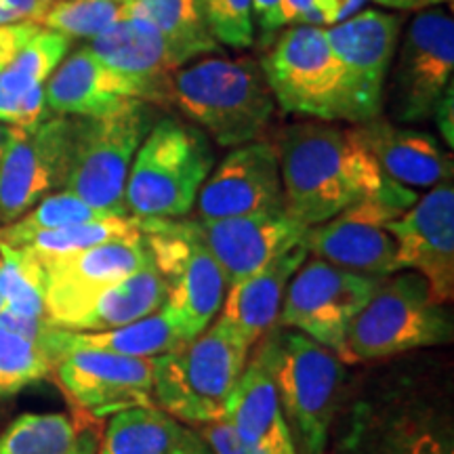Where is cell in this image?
<instances>
[{
    "label": "cell",
    "instance_id": "1",
    "mask_svg": "<svg viewBox=\"0 0 454 454\" xmlns=\"http://www.w3.org/2000/svg\"><path fill=\"white\" fill-rule=\"evenodd\" d=\"M284 208L308 227L320 225L387 184L357 127L293 124L278 145Z\"/></svg>",
    "mask_w": 454,
    "mask_h": 454
},
{
    "label": "cell",
    "instance_id": "2",
    "mask_svg": "<svg viewBox=\"0 0 454 454\" xmlns=\"http://www.w3.org/2000/svg\"><path fill=\"white\" fill-rule=\"evenodd\" d=\"M254 351L274 379L284 419L301 454H326L343 391L345 364L314 339L274 326Z\"/></svg>",
    "mask_w": 454,
    "mask_h": 454
},
{
    "label": "cell",
    "instance_id": "3",
    "mask_svg": "<svg viewBox=\"0 0 454 454\" xmlns=\"http://www.w3.org/2000/svg\"><path fill=\"white\" fill-rule=\"evenodd\" d=\"M251 349L217 317L181 349L154 357V406L184 423L221 421Z\"/></svg>",
    "mask_w": 454,
    "mask_h": 454
},
{
    "label": "cell",
    "instance_id": "4",
    "mask_svg": "<svg viewBox=\"0 0 454 454\" xmlns=\"http://www.w3.org/2000/svg\"><path fill=\"white\" fill-rule=\"evenodd\" d=\"M173 104L223 147L254 141L276 99L253 59H200L173 70Z\"/></svg>",
    "mask_w": 454,
    "mask_h": 454
},
{
    "label": "cell",
    "instance_id": "5",
    "mask_svg": "<svg viewBox=\"0 0 454 454\" xmlns=\"http://www.w3.org/2000/svg\"><path fill=\"white\" fill-rule=\"evenodd\" d=\"M215 156L200 129L160 118L130 164L124 207L135 219H184L211 175Z\"/></svg>",
    "mask_w": 454,
    "mask_h": 454
},
{
    "label": "cell",
    "instance_id": "6",
    "mask_svg": "<svg viewBox=\"0 0 454 454\" xmlns=\"http://www.w3.org/2000/svg\"><path fill=\"white\" fill-rule=\"evenodd\" d=\"M450 340L452 317L446 305L431 297L421 274L404 271L379 280L351 322L339 357L343 364H362Z\"/></svg>",
    "mask_w": 454,
    "mask_h": 454
},
{
    "label": "cell",
    "instance_id": "7",
    "mask_svg": "<svg viewBox=\"0 0 454 454\" xmlns=\"http://www.w3.org/2000/svg\"><path fill=\"white\" fill-rule=\"evenodd\" d=\"M156 110L144 99H127L106 116L76 118V137L66 192L90 207L129 217L124 187L133 158L156 122Z\"/></svg>",
    "mask_w": 454,
    "mask_h": 454
},
{
    "label": "cell",
    "instance_id": "8",
    "mask_svg": "<svg viewBox=\"0 0 454 454\" xmlns=\"http://www.w3.org/2000/svg\"><path fill=\"white\" fill-rule=\"evenodd\" d=\"M152 261L167 286L162 311L185 340L217 320L230 282L184 219H137Z\"/></svg>",
    "mask_w": 454,
    "mask_h": 454
},
{
    "label": "cell",
    "instance_id": "9",
    "mask_svg": "<svg viewBox=\"0 0 454 454\" xmlns=\"http://www.w3.org/2000/svg\"><path fill=\"white\" fill-rule=\"evenodd\" d=\"M261 72L282 110L356 124L348 74L328 44L325 27H288L263 55Z\"/></svg>",
    "mask_w": 454,
    "mask_h": 454
},
{
    "label": "cell",
    "instance_id": "10",
    "mask_svg": "<svg viewBox=\"0 0 454 454\" xmlns=\"http://www.w3.org/2000/svg\"><path fill=\"white\" fill-rule=\"evenodd\" d=\"M414 202V190L389 179L377 194L362 198L325 223L308 227L301 244L316 259L340 270L371 278L391 276L400 270L397 244L387 225Z\"/></svg>",
    "mask_w": 454,
    "mask_h": 454
},
{
    "label": "cell",
    "instance_id": "11",
    "mask_svg": "<svg viewBox=\"0 0 454 454\" xmlns=\"http://www.w3.org/2000/svg\"><path fill=\"white\" fill-rule=\"evenodd\" d=\"M381 278L360 276L322 259L303 261L288 282L278 325L340 354L345 337Z\"/></svg>",
    "mask_w": 454,
    "mask_h": 454
},
{
    "label": "cell",
    "instance_id": "12",
    "mask_svg": "<svg viewBox=\"0 0 454 454\" xmlns=\"http://www.w3.org/2000/svg\"><path fill=\"white\" fill-rule=\"evenodd\" d=\"M454 74V20L444 9H425L408 26L389 87L391 116L397 122H425Z\"/></svg>",
    "mask_w": 454,
    "mask_h": 454
},
{
    "label": "cell",
    "instance_id": "13",
    "mask_svg": "<svg viewBox=\"0 0 454 454\" xmlns=\"http://www.w3.org/2000/svg\"><path fill=\"white\" fill-rule=\"evenodd\" d=\"M74 137V116H51L30 129L15 127L0 160V223H13L44 196L64 187Z\"/></svg>",
    "mask_w": 454,
    "mask_h": 454
},
{
    "label": "cell",
    "instance_id": "14",
    "mask_svg": "<svg viewBox=\"0 0 454 454\" xmlns=\"http://www.w3.org/2000/svg\"><path fill=\"white\" fill-rule=\"evenodd\" d=\"M150 261L152 254L141 230L133 236L98 244L67 257L41 261L49 325L67 331L101 293Z\"/></svg>",
    "mask_w": 454,
    "mask_h": 454
},
{
    "label": "cell",
    "instance_id": "15",
    "mask_svg": "<svg viewBox=\"0 0 454 454\" xmlns=\"http://www.w3.org/2000/svg\"><path fill=\"white\" fill-rule=\"evenodd\" d=\"M395 238L397 270L423 276L431 297L446 305L454 294V187L450 181L431 187L429 194L389 221Z\"/></svg>",
    "mask_w": 454,
    "mask_h": 454
},
{
    "label": "cell",
    "instance_id": "16",
    "mask_svg": "<svg viewBox=\"0 0 454 454\" xmlns=\"http://www.w3.org/2000/svg\"><path fill=\"white\" fill-rule=\"evenodd\" d=\"M53 372L66 394L95 417L154 406V357L74 349L57 357Z\"/></svg>",
    "mask_w": 454,
    "mask_h": 454
},
{
    "label": "cell",
    "instance_id": "17",
    "mask_svg": "<svg viewBox=\"0 0 454 454\" xmlns=\"http://www.w3.org/2000/svg\"><path fill=\"white\" fill-rule=\"evenodd\" d=\"M400 27V17L366 9L325 30L348 74L356 124L372 121L381 112L385 78L394 61Z\"/></svg>",
    "mask_w": 454,
    "mask_h": 454
},
{
    "label": "cell",
    "instance_id": "18",
    "mask_svg": "<svg viewBox=\"0 0 454 454\" xmlns=\"http://www.w3.org/2000/svg\"><path fill=\"white\" fill-rule=\"evenodd\" d=\"M282 179L276 147L248 141L227 154L196 198L200 219H230L282 211Z\"/></svg>",
    "mask_w": 454,
    "mask_h": 454
},
{
    "label": "cell",
    "instance_id": "19",
    "mask_svg": "<svg viewBox=\"0 0 454 454\" xmlns=\"http://www.w3.org/2000/svg\"><path fill=\"white\" fill-rule=\"evenodd\" d=\"M184 223L208 248L230 284L257 274L305 234L286 208L230 219H184Z\"/></svg>",
    "mask_w": 454,
    "mask_h": 454
},
{
    "label": "cell",
    "instance_id": "20",
    "mask_svg": "<svg viewBox=\"0 0 454 454\" xmlns=\"http://www.w3.org/2000/svg\"><path fill=\"white\" fill-rule=\"evenodd\" d=\"M333 454H454V435L450 421L429 406H362Z\"/></svg>",
    "mask_w": 454,
    "mask_h": 454
},
{
    "label": "cell",
    "instance_id": "21",
    "mask_svg": "<svg viewBox=\"0 0 454 454\" xmlns=\"http://www.w3.org/2000/svg\"><path fill=\"white\" fill-rule=\"evenodd\" d=\"M87 47L110 70L137 84L139 99L162 106L173 101V67L162 36L150 21L124 17L90 38Z\"/></svg>",
    "mask_w": 454,
    "mask_h": 454
},
{
    "label": "cell",
    "instance_id": "22",
    "mask_svg": "<svg viewBox=\"0 0 454 454\" xmlns=\"http://www.w3.org/2000/svg\"><path fill=\"white\" fill-rule=\"evenodd\" d=\"M133 98L139 99L137 84L110 70L89 47L74 51L44 82L51 116L99 118Z\"/></svg>",
    "mask_w": 454,
    "mask_h": 454
},
{
    "label": "cell",
    "instance_id": "23",
    "mask_svg": "<svg viewBox=\"0 0 454 454\" xmlns=\"http://www.w3.org/2000/svg\"><path fill=\"white\" fill-rule=\"evenodd\" d=\"M308 254L303 244L297 242L271 259L257 274L230 284L217 317L234 328L248 348H254L278 325L288 282Z\"/></svg>",
    "mask_w": 454,
    "mask_h": 454
},
{
    "label": "cell",
    "instance_id": "24",
    "mask_svg": "<svg viewBox=\"0 0 454 454\" xmlns=\"http://www.w3.org/2000/svg\"><path fill=\"white\" fill-rule=\"evenodd\" d=\"M221 421L230 425L242 444L261 454H299L274 379L257 354L248 357Z\"/></svg>",
    "mask_w": 454,
    "mask_h": 454
},
{
    "label": "cell",
    "instance_id": "25",
    "mask_svg": "<svg viewBox=\"0 0 454 454\" xmlns=\"http://www.w3.org/2000/svg\"><path fill=\"white\" fill-rule=\"evenodd\" d=\"M383 175L404 187H435L452 179V158L434 135L400 129L381 118L357 124Z\"/></svg>",
    "mask_w": 454,
    "mask_h": 454
},
{
    "label": "cell",
    "instance_id": "26",
    "mask_svg": "<svg viewBox=\"0 0 454 454\" xmlns=\"http://www.w3.org/2000/svg\"><path fill=\"white\" fill-rule=\"evenodd\" d=\"M187 340L175 331L164 311L133 322V325L110 328L99 333H76L51 326L43 348L57 360L74 349H95L129 357H158L184 348Z\"/></svg>",
    "mask_w": 454,
    "mask_h": 454
},
{
    "label": "cell",
    "instance_id": "27",
    "mask_svg": "<svg viewBox=\"0 0 454 454\" xmlns=\"http://www.w3.org/2000/svg\"><path fill=\"white\" fill-rule=\"evenodd\" d=\"M202 438L158 406L112 414L98 454H187Z\"/></svg>",
    "mask_w": 454,
    "mask_h": 454
},
{
    "label": "cell",
    "instance_id": "28",
    "mask_svg": "<svg viewBox=\"0 0 454 454\" xmlns=\"http://www.w3.org/2000/svg\"><path fill=\"white\" fill-rule=\"evenodd\" d=\"M164 301H167V286L154 268V261H150L135 274L101 293L72 322L67 331L99 333L133 325V322L160 311L164 308Z\"/></svg>",
    "mask_w": 454,
    "mask_h": 454
},
{
    "label": "cell",
    "instance_id": "29",
    "mask_svg": "<svg viewBox=\"0 0 454 454\" xmlns=\"http://www.w3.org/2000/svg\"><path fill=\"white\" fill-rule=\"evenodd\" d=\"M129 17H141L156 27L173 70L219 49L204 21L200 0H133Z\"/></svg>",
    "mask_w": 454,
    "mask_h": 454
},
{
    "label": "cell",
    "instance_id": "30",
    "mask_svg": "<svg viewBox=\"0 0 454 454\" xmlns=\"http://www.w3.org/2000/svg\"><path fill=\"white\" fill-rule=\"evenodd\" d=\"M0 299L3 311L11 316L47 320L44 270L41 261L26 248L0 244Z\"/></svg>",
    "mask_w": 454,
    "mask_h": 454
},
{
    "label": "cell",
    "instance_id": "31",
    "mask_svg": "<svg viewBox=\"0 0 454 454\" xmlns=\"http://www.w3.org/2000/svg\"><path fill=\"white\" fill-rule=\"evenodd\" d=\"M82 431L61 412H26L0 435V454H74Z\"/></svg>",
    "mask_w": 454,
    "mask_h": 454
},
{
    "label": "cell",
    "instance_id": "32",
    "mask_svg": "<svg viewBox=\"0 0 454 454\" xmlns=\"http://www.w3.org/2000/svg\"><path fill=\"white\" fill-rule=\"evenodd\" d=\"M110 217H121V215L90 207L89 202H84L82 198L72 194V192H53V194L44 196L36 207H32L24 217L0 227V244H7V247L15 248L21 247L27 238L38 234V231L89 223V221H101Z\"/></svg>",
    "mask_w": 454,
    "mask_h": 454
},
{
    "label": "cell",
    "instance_id": "33",
    "mask_svg": "<svg viewBox=\"0 0 454 454\" xmlns=\"http://www.w3.org/2000/svg\"><path fill=\"white\" fill-rule=\"evenodd\" d=\"M139 231L135 217H110L101 221H89V223L57 227V230L38 231L32 238L15 248H26L38 261L67 257V254L87 251L98 244L118 240V238L133 236Z\"/></svg>",
    "mask_w": 454,
    "mask_h": 454
},
{
    "label": "cell",
    "instance_id": "34",
    "mask_svg": "<svg viewBox=\"0 0 454 454\" xmlns=\"http://www.w3.org/2000/svg\"><path fill=\"white\" fill-rule=\"evenodd\" d=\"M55 371V360L38 340L0 325V397L41 383Z\"/></svg>",
    "mask_w": 454,
    "mask_h": 454
},
{
    "label": "cell",
    "instance_id": "35",
    "mask_svg": "<svg viewBox=\"0 0 454 454\" xmlns=\"http://www.w3.org/2000/svg\"><path fill=\"white\" fill-rule=\"evenodd\" d=\"M133 0H55L41 26L67 38H95L129 17Z\"/></svg>",
    "mask_w": 454,
    "mask_h": 454
},
{
    "label": "cell",
    "instance_id": "36",
    "mask_svg": "<svg viewBox=\"0 0 454 454\" xmlns=\"http://www.w3.org/2000/svg\"><path fill=\"white\" fill-rule=\"evenodd\" d=\"M204 21L219 44L248 49L254 43L253 0H200Z\"/></svg>",
    "mask_w": 454,
    "mask_h": 454
},
{
    "label": "cell",
    "instance_id": "37",
    "mask_svg": "<svg viewBox=\"0 0 454 454\" xmlns=\"http://www.w3.org/2000/svg\"><path fill=\"white\" fill-rule=\"evenodd\" d=\"M196 427L200 431L204 444L208 446V450H213V454H261L254 448L242 444L230 425H225L223 421L202 423L196 425Z\"/></svg>",
    "mask_w": 454,
    "mask_h": 454
},
{
    "label": "cell",
    "instance_id": "38",
    "mask_svg": "<svg viewBox=\"0 0 454 454\" xmlns=\"http://www.w3.org/2000/svg\"><path fill=\"white\" fill-rule=\"evenodd\" d=\"M43 30L36 21H17V24L0 26V70L15 59L17 53Z\"/></svg>",
    "mask_w": 454,
    "mask_h": 454
},
{
    "label": "cell",
    "instance_id": "39",
    "mask_svg": "<svg viewBox=\"0 0 454 454\" xmlns=\"http://www.w3.org/2000/svg\"><path fill=\"white\" fill-rule=\"evenodd\" d=\"M288 24L325 26V17L317 9L316 0H280L276 13V30Z\"/></svg>",
    "mask_w": 454,
    "mask_h": 454
},
{
    "label": "cell",
    "instance_id": "40",
    "mask_svg": "<svg viewBox=\"0 0 454 454\" xmlns=\"http://www.w3.org/2000/svg\"><path fill=\"white\" fill-rule=\"evenodd\" d=\"M368 0H316L317 9H320L322 17H325V24H339V21L349 20L351 15H356Z\"/></svg>",
    "mask_w": 454,
    "mask_h": 454
},
{
    "label": "cell",
    "instance_id": "41",
    "mask_svg": "<svg viewBox=\"0 0 454 454\" xmlns=\"http://www.w3.org/2000/svg\"><path fill=\"white\" fill-rule=\"evenodd\" d=\"M280 0H253V24L259 27L263 41H271L276 32V13Z\"/></svg>",
    "mask_w": 454,
    "mask_h": 454
},
{
    "label": "cell",
    "instance_id": "42",
    "mask_svg": "<svg viewBox=\"0 0 454 454\" xmlns=\"http://www.w3.org/2000/svg\"><path fill=\"white\" fill-rule=\"evenodd\" d=\"M434 118H435V122H438L442 135H444L448 147H452L454 145V98H452V89L446 90V95L442 98L438 107H435Z\"/></svg>",
    "mask_w": 454,
    "mask_h": 454
},
{
    "label": "cell",
    "instance_id": "43",
    "mask_svg": "<svg viewBox=\"0 0 454 454\" xmlns=\"http://www.w3.org/2000/svg\"><path fill=\"white\" fill-rule=\"evenodd\" d=\"M381 7L389 9H402V11H423L431 9L440 3H452V0H374Z\"/></svg>",
    "mask_w": 454,
    "mask_h": 454
},
{
    "label": "cell",
    "instance_id": "44",
    "mask_svg": "<svg viewBox=\"0 0 454 454\" xmlns=\"http://www.w3.org/2000/svg\"><path fill=\"white\" fill-rule=\"evenodd\" d=\"M98 444H99V438L93 434V431H82L74 454H98Z\"/></svg>",
    "mask_w": 454,
    "mask_h": 454
},
{
    "label": "cell",
    "instance_id": "45",
    "mask_svg": "<svg viewBox=\"0 0 454 454\" xmlns=\"http://www.w3.org/2000/svg\"><path fill=\"white\" fill-rule=\"evenodd\" d=\"M17 21H24L20 15L15 13L13 9L9 7L4 0H0V26H9V24H17Z\"/></svg>",
    "mask_w": 454,
    "mask_h": 454
},
{
    "label": "cell",
    "instance_id": "46",
    "mask_svg": "<svg viewBox=\"0 0 454 454\" xmlns=\"http://www.w3.org/2000/svg\"><path fill=\"white\" fill-rule=\"evenodd\" d=\"M15 127H11L7 122H0V160H3L4 150H7L11 137H13Z\"/></svg>",
    "mask_w": 454,
    "mask_h": 454
},
{
    "label": "cell",
    "instance_id": "47",
    "mask_svg": "<svg viewBox=\"0 0 454 454\" xmlns=\"http://www.w3.org/2000/svg\"><path fill=\"white\" fill-rule=\"evenodd\" d=\"M187 454H211V450H208V446L204 444V440H202L200 444H198L196 448H192V450L187 452Z\"/></svg>",
    "mask_w": 454,
    "mask_h": 454
},
{
    "label": "cell",
    "instance_id": "48",
    "mask_svg": "<svg viewBox=\"0 0 454 454\" xmlns=\"http://www.w3.org/2000/svg\"><path fill=\"white\" fill-rule=\"evenodd\" d=\"M0 311H3V299H0Z\"/></svg>",
    "mask_w": 454,
    "mask_h": 454
},
{
    "label": "cell",
    "instance_id": "49",
    "mask_svg": "<svg viewBox=\"0 0 454 454\" xmlns=\"http://www.w3.org/2000/svg\"><path fill=\"white\" fill-rule=\"evenodd\" d=\"M47 3H55V0H47Z\"/></svg>",
    "mask_w": 454,
    "mask_h": 454
}]
</instances>
